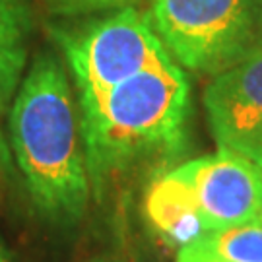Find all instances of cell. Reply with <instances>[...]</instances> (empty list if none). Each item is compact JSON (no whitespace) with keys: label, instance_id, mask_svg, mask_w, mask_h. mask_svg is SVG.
Here are the masks:
<instances>
[{"label":"cell","instance_id":"obj_14","mask_svg":"<svg viewBox=\"0 0 262 262\" xmlns=\"http://www.w3.org/2000/svg\"><path fill=\"white\" fill-rule=\"evenodd\" d=\"M0 262H12V258H10V254L6 253V249L2 247V243H0Z\"/></svg>","mask_w":262,"mask_h":262},{"label":"cell","instance_id":"obj_6","mask_svg":"<svg viewBox=\"0 0 262 262\" xmlns=\"http://www.w3.org/2000/svg\"><path fill=\"white\" fill-rule=\"evenodd\" d=\"M204 109L217 148L237 151L262 126V45L212 78Z\"/></svg>","mask_w":262,"mask_h":262},{"label":"cell","instance_id":"obj_7","mask_svg":"<svg viewBox=\"0 0 262 262\" xmlns=\"http://www.w3.org/2000/svg\"><path fill=\"white\" fill-rule=\"evenodd\" d=\"M146 214L169 241L181 247L206 233L198 214L194 192L179 169H171L151 183L146 196Z\"/></svg>","mask_w":262,"mask_h":262},{"label":"cell","instance_id":"obj_9","mask_svg":"<svg viewBox=\"0 0 262 262\" xmlns=\"http://www.w3.org/2000/svg\"><path fill=\"white\" fill-rule=\"evenodd\" d=\"M194 243L229 262H262V222L208 231Z\"/></svg>","mask_w":262,"mask_h":262},{"label":"cell","instance_id":"obj_15","mask_svg":"<svg viewBox=\"0 0 262 262\" xmlns=\"http://www.w3.org/2000/svg\"><path fill=\"white\" fill-rule=\"evenodd\" d=\"M90 262H113V260H105V258H97V260H90Z\"/></svg>","mask_w":262,"mask_h":262},{"label":"cell","instance_id":"obj_12","mask_svg":"<svg viewBox=\"0 0 262 262\" xmlns=\"http://www.w3.org/2000/svg\"><path fill=\"white\" fill-rule=\"evenodd\" d=\"M177 262H229V260L215 256L214 253H210V251H206V249H202L200 245L192 241V243L181 247Z\"/></svg>","mask_w":262,"mask_h":262},{"label":"cell","instance_id":"obj_10","mask_svg":"<svg viewBox=\"0 0 262 262\" xmlns=\"http://www.w3.org/2000/svg\"><path fill=\"white\" fill-rule=\"evenodd\" d=\"M37 2L47 14L62 19L90 18L140 4V0H37Z\"/></svg>","mask_w":262,"mask_h":262},{"label":"cell","instance_id":"obj_2","mask_svg":"<svg viewBox=\"0 0 262 262\" xmlns=\"http://www.w3.org/2000/svg\"><path fill=\"white\" fill-rule=\"evenodd\" d=\"M8 111L10 150L35 208L49 222L78 224L92 185L80 105L58 56L31 60Z\"/></svg>","mask_w":262,"mask_h":262},{"label":"cell","instance_id":"obj_13","mask_svg":"<svg viewBox=\"0 0 262 262\" xmlns=\"http://www.w3.org/2000/svg\"><path fill=\"white\" fill-rule=\"evenodd\" d=\"M237 154H241L247 159H251L254 165L262 171V126L237 150Z\"/></svg>","mask_w":262,"mask_h":262},{"label":"cell","instance_id":"obj_11","mask_svg":"<svg viewBox=\"0 0 262 262\" xmlns=\"http://www.w3.org/2000/svg\"><path fill=\"white\" fill-rule=\"evenodd\" d=\"M14 156H12V150H10V144L4 136V130L0 126V187H6L10 181L14 179V171H16V165H14Z\"/></svg>","mask_w":262,"mask_h":262},{"label":"cell","instance_id":"obj_1","mask_svg":"<svg viewBox=\"0 0 262 262\" xmlns=\"http://www.w3.org/2000/svg\"><path fill=\"white\" fill-rule=\"evenodd\" d=\"M78 105L95 196L107 194L113 185L142 169L167 165L187 151L190 84L171 56Z\"/></svg>","mask_w":262,"mask_h":262},{"label":"cell","instance_id":"obj_8","mask_svg":"<svg viewBox=\"0 0 262 262\" xmlns=\"http://www.w3.org/2000/svg\"><path fill=\"white\" fill-rule=\"evenodd\" d=\"M33 31L31 0H0V115L10 109L24 80Z\"/></svg>","mask_w":262,"mask_h":262},{"label":"cell","instance_id":"obj_16","mask_svg":"<svg viewBox=\"0 0 262 262\" xmlns=\"http://www.w3.org/2000/svg\"><path fill=\"white\" fill-rule=\"evenodd\" d=\"M260 222H262V215H260Z\"/></svg>","mask_w":262,"mask_h":262},{"label":"cell","instance_id":"obj_3","mask_svg":"<svg viewBox=\"0 0 262 262\" xmlns=\"http://www.w3.org/2000/svg\"><path fill=\"white\" fill-rule=\"evenodd\" d=\"M146 18L169 56L198 76L222 74L262 45V0H151Z\"/></svg>","mask_w":262,"mask_h":262},{"label":"cell","instance_id":"obj_5","mask_svg":"<svg viewBox=\"0 0 262 262\" xmlns=\"http://www.w3.org/2000/svg\"><path fill=\"white\" fill-rule=\"evenodd\" d=\"M177 169L194 192L206 233L260 220L262 171L251 159L220 148L217 154L187 161Z\"/></svg>","mask_w":262,"mask_h":262},{"label":"cell","instance_id":"obj_4","mask_svg":"<svg viewBox=\"0 0 262 262\" xmlns=\"http://www.w3.org/2000/svg\"><path fill=\"white\" fill-rule=\"evenodd\" d=\"M51 33L68 62L78 103L95 99L142 70L169 58L138 6L53 26Z\"/></svg>","mask_w":262,"mask_h":262}]
</instances>
